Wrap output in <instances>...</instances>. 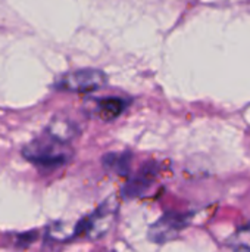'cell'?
Wrapping results in <instances>:
<instances>
[{"instance_id":"obj_4","label":"cell","mask_w":250,"mask_h":252,"mask_svg":"<svg viewBox=\"0 0 250 252\" xmlns=\"http://www.w3.org/2000/svg\"><path fill=\"white\" fill-rule=\"evenodd\" d=\"M189 216L178 213H168L162 216L155 224L149 229V239L156 244L168 242L178 236V233L187 226Z\"/></svg>"},{"instance_id":"obj_2","label":"cell","mask_w":250,"mask_h":252,"mask_svg":"<svg viewBox=\"0 0 250 252\" xmlns=\"http://www.w3.org/2000/svg\"><path fill=\"white\" fill-rule=\"evenodd\" d=\"M115 216H116V208L112 207L109 202L103 204L102 207L97 208V211L84 217L75 224L72 238H77V236H83L87 239L102 238L103 235L109 232L112 223L115 221Z\"/></svg>"},{"instance_id":"obj_8","label":"cell","mask_w":250,"mask_h":252,"mask_svg":"<svg viewBox=\"0 0 250 252\" xmlns=\"http://www.w3.org/2000/svg\"><path fill=\"white\" fill-rule=\"evenodd\" d=\"M46 133H49L50 136L56 137L57 140H62V142L68 143V142H71L75 137L78 130H77L75 124L71 123V121L63 120V118H55L49 124Z\"/></svg>"},{"instance_id":"obj_7","label":"cell","mask_w":250,"mask_h":252,"mask_svg":"<svg viewBox=\"0 0 250 252\" xmlns=\"http://www.w3.org/2000/svg\"><path fill=\"white\" fill-rule=\"evenodd\" d=\"M103 167L111 173L127 176L131 170V155L128 152L108 154L103 157Z\"/></svg>"},{"instance_id":"obj_1","label":"cell","mask_w":250,"mask_h":252,"mask_svg":"<svg viewBox=\"0 0 250 252\" xmlns=\"http://www.w3.org/2000/svg\"><path fill=\"white\" fill-rule=\"evenodd\" d=\"M72 154L68 143L57 140L49 133L34 139L22 149V155L27 161L46 170L65 165L72 158Z\"/></svg>"},{"instance_id":"obj_9","label":"cell","mask_w":250,"mask_h":252,"mask_svg":"<svg viewBox=\"0 0 250 252\" xmlns=\"http://www.w3.org/2000/svg\"><path fill=\"white\" fill-rule=\"evenodd\" d=\"M227 244L234 251L250 252V224L237 229V232L228 239Z\"/></svg>"},{"instance_id":"obj_3","label":"cell","mask_w":250,"mask_h":252,"mask_svg":"<svg viewBox=\"0 0 250 252\" xmlns=\"http://www.w3.org/2000/svg\"><path fill=\"white\" fill-rule=\"evenodd\" d=\"M106 84V75L99 69H78L71 71L63 75H60L55 87L63 92H72V93H87L93 90H99Z\"/></svg>"},{"instance_id":"obj_5","label":"cell","mask_w":250,"mask_h":252,"mask_svg":"<svg viewBox=\"0 0 250 252\" xmlns=\"http://www.w3.org/2000/svg\"><path fill=\"white\" fill-rule=\"evenodd\" d=\"M159 173V165L156 162H147L143 165L137 174H134L130 182L124 186L122 195L125 198H136L141 196L144 192L149 190V188L155 183L156 176Z\"/></svg>"},{"instance_id":"obj_6","label":"cell","mask_w":250,"mask_h":252,"mask_svg":"<svg viewBox=\"0 0 250 252\" xmlns=\"http://www.w3.org/2000/svg\"><path fill=\"white\" fill-rule=\"evenodd\" d=\"M127 106V102L119 97H106L97 99L93 102V114L103 121H112L119 117Z\"/></svg>"}]
</instances>
